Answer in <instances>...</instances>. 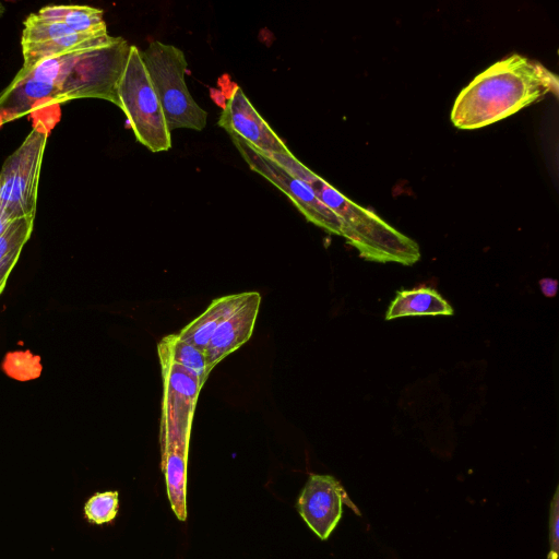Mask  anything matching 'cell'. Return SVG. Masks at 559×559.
<instances>
[{
    "label": "cell",
    "mask_w": 559,
    "mask_h": 559,
    "mask_svg": "<svg viewBox=\"0 0 559 559\" xmlns=\"http://www.w3.org/2000/svg\"><path fill=\"white\" fill-rule=\"evenodd\" d=\"M558 76L538 61L512 55L495 62L465 86L451 110V122L475 130L498 122L547 94L558 95Z\"/></svg>",
    "instance_id": "cell-1"
},
{
    "label": "cell",
    "mask_w": 559,
    "mask_h": 559,
    "mask_svg": "<svg viewBox=\"0 0 559 559\" xmlns=\"http://www.w3.org/2000/svg\"><path fill=\"white\" fill-rule=\"evenodd\" d=\"M267 156L306 182L316 197L342 219L347 231L345 239L358 250L361 258L403 265H413L419 260V247L413 239L396 230L372 211L346 198L299 162L294 154Z\"/></svg>",
    "instance_id": "cell-2"
},
{
    "label": "cell",
    "mask_w": 559,
    "mask_h": 559,
    "mask_svg": "<svg viewBox=\"0 0 559 559\" xmlns=\"http://www.w3.org/2000/svg\"><path fill=\"white\" fill-rule=\"evenodd\" d=\"M129 49L126 39L115 37L106 45L48 58L19 72L52 84L59 104L76 98H100L118 106L117 85Z\"/></svg>",
    "instance_id": "cell-3"
},
{
    "label": "cell",
    "mask_w": 559,
    "mask_h": 559,
    "mask_svg": "<svg viewBox=\"0 0 559 559\" xmlns=\"http://www.w3.org/2000/svg\"><path fill=\"white\" fill-rule=\"evenodd\" d=\"M140 53L169 131L179 128L203 130L207 112L197 104L185 82L188 63L183 51L154 40Z\"/></svg>",
    "instance_id": "cell-4"
},
{
    "label": "cell",
    "mask_w": 559,
    "mask_h": 559,
    "mask_svg": "<svg viewBox=\"0 0 559 559\" xmlns=\"http://www.w3.org/2000/svg\"><path fill=\"white\" fill-rule=\"evenodd\" d=\"M118 107L124 112L135 139L151 152L171 148L159 100L142 61L140 49L130 45L126 67L117 85Z\"/></svg>",
    "instance_id": "cell-5"
},
{
    "label": "cell",
    "mask_w": 559,
    "mask_h": 559,
    "mask_svg": "<svg viewBox=\"0 0 559 559\" xmlns=\"http://www.w3.org/2000/svg\"><path fill=\"white\" fill-rule=\"evenodd\" d=\"M49 129L37 122L0 171V205L12 221L36 214L41 160Z\"/></svg>",
    "instance_id": "cell-6"
},
{
    "label": "cell",
    "mask_w": 559,
    "mask_h": 559,
    "mask_svg": "<svg viewBox=\"0 0 559 559\" xmlns=\"http://www.w3.org/2000/svg\"><path fill=\"white\" fill-rule=\"evenodd\" d=\"M164 379L160 418L162 454L189 451L192 418L203 383L171 359L158 355Z\"/></svg>",
    "instance_id": "cell-7"
},
{
    "label": "cell",
    "mask_w": 559,
    "mask_h": 559,
    "mask_svg": "<svg viewBox=\"0 0 559 559\" xmlns=\"http://www.w3.org/2000/svg\"><path fill=\"white\" fill-rule=\"evenodd\" d=\"M227 133L249 167L284 192L309 222L331 234L346 238L347 231L342 219L316 197L306 182L235 133Z\"/></svg>",
    "instance_id": "cell-8"
},
{
    "label": "cell",
    "mask_w": 559,
    "mask_h": 559,
    "mask_svg": "<svg viewBox=\"0 0 559 559\" xmlns=\"http://www.w3.org/2000/svg\"><path fill=\"white\" fill-rule=\"evenodd\" d=\"M350 503L340 481L331 475H310L297 501V510L322 540L329 538Z\"/></svg>",
    "instance_id": "cell-9"
},
{
    "label": "cell",
    "mask_w": 559,
    "mask_h": 559,
    "mask_svg": "<svg viewBox=\"0 0 559 559\" xmlns=\"http://www.w3.org/2000/svg\"><path fill=\"white\" fill-rule=\"evenodd\" d=\"M218 126L227 132L235 133L261 153L293 154L239 86H235L231 91L219 116Z\"/></svg>",
    "instance_id": "cell-10"
},
{
    "label": "cell",
    "mask_w": 559,
    "mask_h": 559,
    "mask_svg": "<svg viewBox=\"0 0 559 559\" xmlns=\"http://www.w3.org/2000/svg\"><path fill=\"white\" fill-rule=\"evenodd\" d=\"M260 304L261 295L258 292L242 293L238 305L218 324L205 349L211 370L250 340Z\"/></svg>",
    "instance_id": "cell-11"
},
{
    "label": "cell",
    "mask_w": 559,
    "mask_h": 559,
    "mask_svg": "<svg viewBox=\"0 0 559 559\" xmlns=\"http://www.w3.org/2000/svg\"><path fill=\"white\" fill-rule=\"evenodd\" d=\"M452 306L433 288L419 286L402 289L391 301L385 320L408 316H452Z\"/></svg>",
    "instance_id": "cell-12"
},
{
    "label": "cell",
    "mask_w": 559,
    "mask_h": 559,
    "mask_svg": "<svg viewBox=\"0 0 559 559\" xmlns=\"http://www.w3.org/2000/svg\"><path fill=\"white\" fill-rule=\"evenodd\" d=\"M242 293L214 299L203 313L178 333V336L205 353L218 324L238 305Z\"/></svg>",
    "instance_id": "cell-13"
},
{
    "label": "cell",
    "mask_w": 559,
    "mask_h": 559,
    "mask_svg": "<svg viewBox=\"0 0 559 559\" xmlns=\"http://www.w3.org/2000/svg\"><path fill=\"white\" fill-rule=\"evenodd\" d=\"M157 353L183 367L203 384L212 371L205 353L191 343L181 340L178 334L165 336L157 345Z\"/></svg>",
    "instance_id": "cell-14"
},
{
    "label": "cell",
    "mask_w": 559,
    "mask_h": 559,
    "mask_svg": "<svg viewBox=\"0 0 559 559\" xmlns=\"http://www.w3.org/2000/svg\"><path fill=\"white\" fill-rule=\"evenodd\" d=\"M34 226L33 217L14 219L0 235V265L7 262H17L20 253L29 239Z\"/></svg>",
    "instance_id": "cell-15"
},
{
    "label": "cell",
    "mask_w": 559,
    "mask_h": 559,
    "mask_svg": "<svg viewBox=\"0 0 559 559\" xmlns=\"http://www.w3.org/2000/svg\"><path fill=\"white\" fill-rule=\"evenodd\" d=\"M69 28L80 34L107 33L103 11L88 5H68L62 21Z\"/></svg>",
    "instance_id": "cell-16"
},
{
    "label": "cell",
    "mask_w": 559,
    "mask_h": 559,
    "mask_svg": "<svg viewBox=\"0 0 559 559\" xmlns=\"http://www.w3.org/2000/svg\"><path fill=\"white\" fill-rule=\"evenodd\" d=\"M119 499L117 491L97 492L84 506L86 519L95 524L112 521L118 512Z\"/></svg>",
    "instance_id": "cell-17"
},
{
    "label": "cell",
    "mask_w": 559,
    "mask_h": 559,
    "mask_svg": "<svg viewBox=\"0 0 559 559\" xmlns=\"http://www.w3.org/2000/svg\"><path fill=\"white\" fill-rule=\"evenodd\" d=\"M549 544L547 559H558L559 550V487L556 488L549 511Z\"/></svg>",
    "instance_id": "cell-18"
},
{
    "label": "cell",
    "mask_w": 559,
    "mask_h": 559,
    "mask_svg": "<svg viewBox=\"0 0 559 559\" xmlns=\"http://www.w3.org/2000/svg\"><path fill=\"white\" fill-rule=\"evenodd\" d=\"M539 288L544 296L546 297H554L557 294L558 290V282L555 278L551 277H544L539 280L538 282Z\"/></svg>",
    "instance_id": "cell-19"
},
{
    "label": "cell",
    "mask_w": 559,
    "mask_h": 559,
    "mask_svg": "<svg viewBox=\"0 0 559 559\" xmlns=\"http://www.w3.org/2000/svg\"><path fill=\"white\" fill-rule=\"evenodd\" d=\"M16 262L14 261H11V262H7V263H3L0 265V294L2 293L5 284H7V281H8V277L12 271V269L15 266Z\"/></svg>",
    "instance_id": "cell-20"
},
{
    "label": "cell",
    "mask_w": 559,
    "mask_h": 559,
    "mask_svg": "<svg viewBox=\"0 0 559 559\" xmlns=\"http://www.w3.org/2000/svg\"><path fill=\"white\" fill-rule=\"evenodd\" d=\"M12 219L8 217L2 206L0 205V235L8 228Z\"/></svg>",
    "instance_id": "cell-21"
},
{
    "label": "cell",
    "mask_w": 559,
    "mask_h": 559,
    "mask_svg": "<svg viewBox=\"0 0 559 559\" xmlns=\"http://www.w3.org/2000/svg\"><path fill=\"white\" fill-rule=\"evenodd\" d=\"M2 123H3V120H2V118H1V116H0V126H1Z\"/></svg>",
    "instance_id": "cell-22"
}]
</instances>
